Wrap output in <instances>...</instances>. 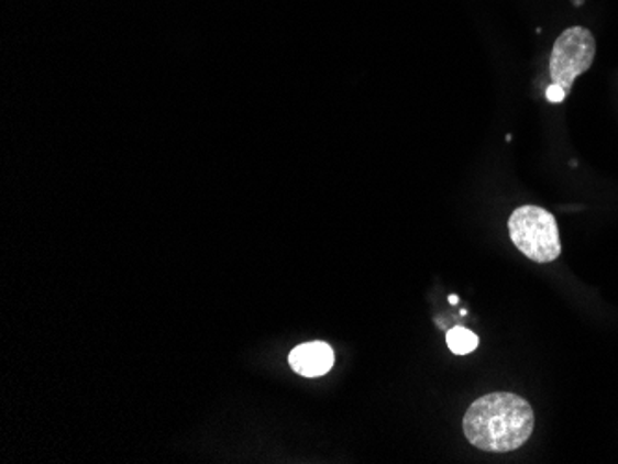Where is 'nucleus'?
<instances>
[{
  "label": "nucleus",
  "instance_id": "nucleus-4",
  "mask_svg": "<svg viewBox=\"0 0 618 464\" xmlns=\"http://www.w3.org/2000/svg\"><path fill=\"white\" fill-rule=\"evenodd\" d=\"M335 355L327 343H304L293 350L289 365L293 371L306 377L324 376L333 366Z\"/></svg>",
  "mask_w": 618,
  "mask_h": 464
},
{
  "label": "nucleus",
  "instance_id": "nucleus-2",
  "mask_svg": "<svg viewBox=\"0 0 618 464\" xmlns=\"http://www.w3.org/2000/svg\"><path fill=\"white\" fill-rule=\"evenodd\" d=\"M509 237L528 259L552 263L560 257L558 221L549 209L522 206L515 209L508 222Z\"/></svg>",
  "mask_w": 618,
  "mask_h": 464
},
{
  "label": "nucleus",
  "instance_id": "nucleus-6",
  "mask_svg": "<svg viewBox=\"0 0 618 464\" xmlns=\"http://www.w3.org/2000/svg\"><path fill=\"white\" fill-rule=\"evenodd\" d=\"M565 97L566 93L565 91H563V88H560V86H555V84H552V86L547 89V99H549L550 102H563V100H565Z\"/></svg>",
  "mask_w": 618,
  "mask_h": 464
},
{
  "label": "nucleus",
  "instance_id": "nucleus-7",
  "mask_svg": "<svg viewBox=\"0 0 618 464\" xmlns=\"http://www.w3.org/2000/svg\"><path fill=\"white\" fill-rule=\"evenodd\" d=\"M450 303H457V297H450Z\"/></svg>",
  "mask_w": 618,
  "mask_h": 464
},
{
  "label": "nucleus",
  "instance_id": "nucleus-3",
  "mask_svg": "<svg viewBox=\"0 0 618 464\" xmlns=\"http://www.w3.org/2000/svg\"><path fill=\"white\" fill-rule=\"evenodd\" d=\"M595 35L584 26H572L555 40L552 56H550V76L552 84L563 88L565 93L571 91L577 76L584 75L595 62Z\"/></svg>",
  "mask_w": 618,
  "mask_h": 464
},
{
  "label": "nucleus",
  "instance_id": "nucleus-1",
  "mask_svg": "<svg viewBox=\"0 0 618 464\" xmlns=\"http://www.w3.org/2000/svg\"><path fill=\"white\" fill-rule=\"evenodd\" d=\"M536 417L530 404L514 393H490L473 401L463 417V433L478 450L508 453L530 441Z\"/></svg>",
  "mask_w": 618,
  "mask_h": 464
},
{
  "label": "nucleus",
  "instance_id": "nucleus-5",
  "mask_svg": "<svg viewBox=\"0 0 618 464\" xmlns=\"http://www.w3.org/2000/svg\"><path fill=\"white\" fill-rule=\"evenodd\" d=\"M478 336L473 331L467 330V328H452V330L446 333V344L449 349L454 352L455 355H467L474 350L478 349Z\"/></svg>",
  "mask_w": 618,
  "mask_h": 464
}]
</instances>
